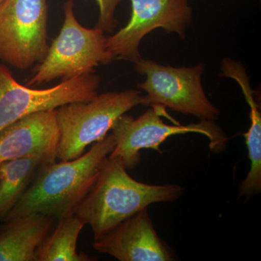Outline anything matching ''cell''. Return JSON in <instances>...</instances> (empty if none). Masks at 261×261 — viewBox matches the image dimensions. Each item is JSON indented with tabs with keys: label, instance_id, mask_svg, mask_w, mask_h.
Returning <instances> with one entry per match:
<instances>
[{
	"label": "cell",
	"instance_id": "obj_1",
	"mask_svg": "<svg viewBox=\"0 0 261 261\" xmlns=\"http://www.w3.org/2000/svg\"><path fill=\"white\" fill-rule=\"evenodd\" d=\"M115 146L114 137L110 134L77 159L41 166L4 221L34 214L45 215L57 221L74 214Z\"/></svg>",
	"mask_w": 261,
	"mask_h": 261
},
{
	"label": "cell",
	"instance_id": "obj_2",
	"mask_svg": "<svg viewBox=\"0 0 261 261\" xmlns=\"http://www.w3.org/2000/svg\"><path fill=\"white\" fill-rule=\"evenodd\" d=\"M121 160L108 156L97 179L74 214L102 238L125 220L158 202H173L183 195L176 185H147L134 179Z\"/></svg>",
	"mask_w": 261,
	"mask_h": 261
},
{
	"label": "cell",
	"instance_id": "obj_3",
	"mask_svg": "<svg viewBox=\"0 0 261 261\" xmlns=\"http://www.w3.org/2000/svg\"><path fill=\"white\" fill-rule=\"evenodd\" d=\"M63 12L61 32L49 46L43 61L34 68L35 73L27 82V87L93 73L95 67L115 60L106 47L105 32L96 27L86 28L75 18L73 0L65 2Z\"/></svg>",
	"mask_w": 261,
	"mask_h": 261
},
{
	"label": "cell",
	"instance_id": "obj_4",
	"mask_svg": "<svg viewBox=\"0 0 261 261\" xmlns=\"http://www.w3.org/2000/svg\"><path fill=\"white\" fill-rule=\"evenodd\" d=\"M142 98L140 91L127 89L57 108L60 134L57 159L67 161L80 157L88 146L108 135L120 116L142 104Z\"/></svg>",
	"mask_w": 261,
	"mask_h": 261
},
{
	"label": "cell",
	"instance_id": "obj_5",
	"mask_svg": "<svg viewBox=\"0 0 261 261\" xmlns=\"http://www.w3.org/2000/svg\"><path fill=\"white\" fill-rule=\"evenodd\" d=\"M135 65L137 73L146 75L145 82L138 84L146 92L142 106H163L201 121H214L219 118V110L209 100L202 87L203 64L173 67L141 58Z\"/></svg>",
	"mask_w": 261,
	"mask_h": 261
},
{
	"label": "cell",
	"instance_id": "obj_6",
	"mask_svg": "<svg viewBox=\"0 0 261 261\" xmlns=\"http://www.w3.org/2000/svg\"><path fill=\"white\" fill-rule=\"evenodd\" d=\"M138 118L123 114L115 121L111 134L116 141V146L109 156L121 160L126 169H132L140 161V150L159 147L168 137L187 133L205 135L210 140V149L214 152L224 150L228 138L221 128L212 121L187 125H168L161 117L164 107L152 106Z\"/></svg>",
	"mask_w": 261,
	"mask_h": 261
},
{
	"label": "cell",
	"instance_id": "obj_7",
	"mask_svg": "<svg viewBox=\"0 0 261 261\" xmlns=\"http://www.w3.org/2000/svg\"><path fill=\"white\" fill-rule=\"evenodd\" d=\"M47 0H4L0 4V60L29 69L47 55Z\"/></svg>",
	"mask_w": 261,
	"mask_h": 261
},
{
	"label": "cell",
	"instance_id": "obj_8",
	"mask_svg": "<svg viewBox=\"0 0 261 261\" xmlns=\"http://www.w3.org/2000/svg\"><path fill=\"white\" fill-rule=\"evenodd\" d=\"M100 81L93 72L63 81L51 88L33 89L18 83L9 68L0 64V130L32 113L89 102L97 95Z\"/></svg>",
	"mask_w": 261,
	"mask_h": 261
},
{
	"label": "cell",
	"instance_id": "obj_9",
	"mask_svg": "<svg viewBox=\"0 0 261 261\" xmlns=\"http://www.w3.org/2000/svg\"><path fill=\"white\" fill-rule=\"evenodd\" d=\"M132 14L128 23L116 34L106 37V47L115 60L132 62L142 56L140 44L149 33L162 29L167 34L185 37L192 23L190 0H130Z\"/></svg>",
	"mask_w": 261,
	"mask_h": 261
},
{
	"label": "cell",
	"instance_id": "obj_10",
	"mask_svg": "<svg viewBox=\"0 0 261 261\" xmlns=\"http://www.w3.org/2000/svg\"><path fill=\"white\" fill-rule=\"evenodd\" d=\"M59 138L57 109L23 117L0 130V163L25 158L55 162Z\"/></svg>",
	"mask_w": 261,
	"mask_h": 261
},
{
	"label": "cell",
	"instance_id": "obj_11",
	"mask_svg": "<svg viewBox=\"0 0 261 261\" xmlns=\"http://www.w3.org/2000/svg\"><path fill=\"white\" fill-rule=\"evenodd\" d=\"M94 248L120 261L174 260L171 251L154 229L147 208L140 211L94 240Z\"/></svg>",
	"mask_w": 261,
	"mask_h": 261
},
{
	"label": "cell",
	"instance_id": "obj_12",
	"mask_svg": "<svg viewBox=\"0 0 261 261\" xmlns=\"http://www.w3.org/2000/svg\"><path fill=\"white\" fill-rule=\"evenodd\" d=\"M56 220L34 214L3 221L0 226V261H37V252Z\"/></svg>",
	"mask_w": 261,
	"mask_h": 261
},
{
	"label": "cell",
	"instance_id": "obj_13",
	"mask_svg": "<svg viewBox=\"0 0 261 261\" xmlns=\"http://www.w3.org/2000/svg\"><path fill=\"white\" fill-rule=\"evenodd\" d=\"M85 224L75 214L57 220L49 236L37 252V261H91V257L77 251V242Z\"/></svg>",
	"mask_w": 261,
	"mask_h": 261
},
{
	"label": "cell",
	"instance_id": "obj_14",
	"mask_svg": "<svg viewBox=\"0 0 261 261\" xmlns=\"http://www.w3.org/2000/svg\"><path fill=\"white\" fill-rule=\"evenodd\" d=\"M44 163L35 158L7 161L0 166V222L18 203Z\"/></svg>",
	"mask_w": 261,
	"mask_h": 261
},
{
	"label": "cell",
	"instance_id": "obj_15",
	"mask_svg": "<svg viewBox=\"0 0 261 261\" xmlns=\"http://www.w3.org/2000/svg\"><path fill=\"white\" fill-rule=\"evenodd\" d=\"M250 107V123L245 135L250 169L239 189V197L246 198L257 195L261 190V116L258 106L252 93L245 94Z\"/></svg>",
	"mask_w": 261,
	"mask_h": 261
},
{
	"label": "cell",
	"instance_id": "obj_16",
	"mask_svg": "<svg viewBox=\"0 0 261 261\" xmlns=\"http://www.w3.org/2000/svg\"><path fill=\"white\" fill-rule=\"evenodd\" d=\"M99 8V18L96 28L103 32H112L116 29L118 21L115 16L117 7L124 0H94Z\"/></svg>",
	"mask_w": 261,
	"mask_h": 261
},
{
	"label": "cell",
	"instance_id": "obj_17",
	"mask_svg": "<svg viewBox=\"0 0 261 261\" xmlns=\"http://www.w3.org/2000/svg\"><path fill=\"white\" fill-rule=\"evenodd\" d=\"M4 1V0H0V4H1Z\"/></svg>",
	"mask_w": 261,
	"mask_h": 261
},
{
	"label": "cell",
	"instance_id": "obj_18",
	"mask_svg": "<svg viewBox=\"0 0 261 261\" xmlns=\"http://www.w3.org/2000/svg\"><path fill=\"white\" fill-rule=\"evenodd\" d=\"M0 166H1V163H0Z\"/></svg>",
	"mask_w": 261,
	"mask_h": 261
}]
</instances>
